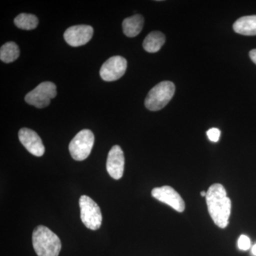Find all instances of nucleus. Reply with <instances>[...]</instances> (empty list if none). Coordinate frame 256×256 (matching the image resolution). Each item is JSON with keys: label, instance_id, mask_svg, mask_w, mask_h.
I'll return each mask as SVG.
<instances>
[{"label": "nucleus", "instance_id": "412c9836", "mask_svg": "<svg viewBox=\"0 0 256 256\" xmlns=\"http://www.w3.org/2000/svg\"><path fill=\"white\" fill-rule=\"evenodd\" d=\"M201 196L203 197H206V192H201Z\"/></svg>", "mask_w": 256, "mask_h": 256}, {"label": "nucleus", "instance_id": "ddd939ff", "mask_svg": "<svg viewBox=\"0 0 256 256\" xmlns=\"http://www.w3.org/2000/svg\"><path fill=\"white\" fill-rule=\"evenodd\" d=\"M144 18L141 14H136L124 18L122 22V30L124 34L128 37L138 36L142 31L144 26Z\"/></svg>", "mask_w": 256, "mask_h": 256}, {"label": "nucleus", "instance_id": "f257e3e1", "mask_svg": "<svg viewBox=\"0 0 256 256\" xmlns=\"http://www.w3.org/2000/svg\"><path fill=\"white\" fill-rule=\"evenodd\" d=\"M206 201L208 212L216 225L220 228L228 226L232 212V201L227 196L223 185L214 184L206 192Z\"/></svg>", "mask_w": 256, "mask_h": 256}, {"label": "nucleus", "instance_id": "2eb2a0df", "mask_svg": "<svg viewBox=\"0 0 256 256\" xmlns=\"http://www.w3.org/2000/svg\"><path fill=\"white\" fill-rule=\"evenodd\" d=\"M20 48L14 42L4 44L0 50V60L4 63L9 64L18 60L20 56Z\"/></svg>", "mask_w": 256, "mask_h": 256}, {"label": "nucleus", "instance_id": "0eeeda50", "mask_svg": "<svg viewBox=\"0 0 256 256\" xmlns=\"http://www.w3.org/2000/svg\"><path fill=\"white\" fill-rule=\"evenodd\" d=\"M128 62L120 56H114L102 64L100 75L102 80L110 82L118 80L126 73Z\"/></svg>", "mask_w": 256, "mask_h": 256}, {"label": "nucleus", "instance_id": "9b49d317", "mask_svg": "<svg viewBox=\"0 0 256 256\" xmlns=\"http://www.w3.org/2000/svg\"><path fill=\"white\" fill-rule=\"evenodd\" d=\"M124 156L122 150L119 146H114L111 148L108 156L106 169L109 175L118 180L122 178L124 172Z\"/></svg>", "mask_w": 256, "mask_h": 256}, {"label": "nucleus", "instance_id": "6ab92c4d", "mask_svg": "<svg viewBox=\"0 0 256 256\" xmlns=\"http://www.w3.org/2000/svg\"><path fill=\"white\" fill-rule=\"evenodd\" d=\"M249 56H250L252 62L256 64V48L250 50V53H249Z\"/></svg>", "mask_w": 256, "mask_h": 256}, {"label": "nucleus", "instance_id": "f8f14e48", "mask_svg": "<svg viewBox=\"0 0 256 256\" xmlns=\"http://www.w3.org/2000/svg\"><path fill=\"white\" fill-rule=\"evenodd\" d=\"M234 32L245 36H256V15L242 16L234 24Z\"/></svg>", "mask_w": 256, "mask_h": 256}, {"label": "nucleus", "instance_id": "f3484780", "mask_svg": "<svg viewBox=\"0 0 256 256\" xmlns=\"http://www.w3.org/2000/svg\"><path fill=\"white\" fill-rule=\"evenodd\" d=\"M238 246L240 250H247L250 247V240L245 235H242L238 240Z\"/></svg>", "mask_w": 256, "mask_h": 256}, {"label": "nucleus", "instance_id": "dca6fc26", "mask_svg": "<svg viewBox=\"0 0 256 256\" xmlns=\"http://www.w3.org/2000/svg\"><path fill=\"white\" fill-rule=\"evenodd\" d=\"M14 22L22 30H32L38 26V20L35 15L22 13L14 18Z\"/></svg>", "mask_w": 256, "mask_h": 256}, {"label": "nucleus", "instance_id": "423d86ee", "mask_svg": "<svg viewBox=\"0 0 256 256\" xmlns=\"http://www.w3.org/2000/svg\"><path fill=\"white\" fill-rule=\"evenodd\" d=\"M56 94V86L54 82H43L26 94L25 100L30 105L43 108L50 105V100L54 98Z\"/></svg>", "mask_w": 256, "mask_h": 256}, {"label": "nucleus", "instance_id": "4468645a", "mask_svg": "<svg viewBox=\"0 0 256 256\" xmlns=\"http://www.w3.org/2000/svg\"><path fill=\"white\" fill-rule=\"evenodd\" d=\"M165 36L161 32H152L143 42V48L149 53H156L165 43Z\"/></svg>", "mask_w": 256, "mask_h": 256}, {"label": "nucleus", "instance_id": "a211bd4d", "mask_svg": "<svg viewBox=\"0 0 256 256\" xmlns=\"http://www.w3.org/2000/svg\"><path fill=\"white\" fill-rule=\"evenodd\" d=\"M207 137L212 142H218L220 136V131L218 128H212L206 132Z\"/></svg>", "mask_w": 256, "mask_h": 256}, {"label": "nucleus", "instance_id": "20e7f679", "mask_svg": "<svg viewBox=\"0 0 256 256\" xmlns=\"http://www.w3.org/2000/svg\"><path fill=\"white\" fill-rule=\"evenodd\" d=\"M95 142L94 133L90 130L80 131L69 144L70 156L76 161L86 159L92 152Z\"/></svg>", "mask_w": 256, "mask_h": 256}, {"label": "nucleus", "instance_id": "9d476101", "mask_svg": "<svg viewBox=\"0 0 256 256\" xmlns=\"http://www.w3.org/2000/svg\"><path fill=\"white\" fill-rule=\"evenodd\" d=\"M18 139L24 146L33 156H42L44 154L45 148L41 138L32 130L22 128L18 131Z\"/></svg>", "mask_w": 256, "mask_h": 256}, {"label": "nucleus", "instance_id": "7ed1b4c3", "mask_svg": "<svg viewBox=\"0 0 256 256\" xmlns=\"http://www.w3.org/2000/svg\"><path fill=\"white\" fill-rule=\"evenodd\" d=\"M175 92V86L172 82H160L148 92L144 106L148 110L158 111L169 104Z\"/></svg>", "mask_w": 256, "mask_h": 256}, {"label": "nucleus", "instance_id": "f03ea898", "mask_svg": "<svg viewBox=\"0 0 256 256\" xmlns=\"http://www.w3.org/2000/svg\"><path fill=\"white\" fill-rule=\"evenodd\" d=\"M32 244L38 256H58L62 249V242L58 236L42 225L34 230Z\"/></svg>", "mask_w": 256, "mask_h": 256}, {"label": "nucleus", "instance_id": "39448f33", "mask_svg": "<svg viewBox=\"0 0 256 256\" xmlns=\"http://www.w3.org/2000/svg\"><path fill=\"white\" fill-rule=\"evenodd\" d=\"M79 206L80 218L84 225L92 230L100 228L102 217L98 205L90 197L84 195L79 200Z\"/></svg>", "mask_w": 256, "mask_h": 256}, {"label": "nucleus", "instance_id": "1a4fd4ad", "mask_svg": "<svg viewBox=\"0 0 256 256\" xmlns=\"http://www.w3.org/2000/svg\"><path fill=\"white\" fill-rule=\"evenodd\" d=\"M94 35V28L89 25H76L64 32L65 41L70 46H80L86 44Z\"/></svg>", "mask_w": 256, "mask_h": 256}, {"label": "nucleus", "instance_id": "6e6552de", "mask_svg": "<svg viewBox=\"0 0 256 256\" xmlns=\"http://www.w3.org/2000/svg\"><path fill=\"white\" fill-rule=\"evenodd\" d=\"M152 196L158 201L169 205L178 212H183L185 208L184 202L178 192L170 186H163L152 190Z\"/></svg>", "mask_w": 256, "mask_h": 256}, {"label": "nucleus", "instance_id": "aec40b11", "mask_svg": "<svg viewBox=\"0 0 256 256\" xmlns=\"http://www.w3.org/2000/svg\"><path fill=\"white\" fill-rule=\"evenodd\" d=\"M252 252L254 256H256V244L254 246V247H252Z\"/></svg>", "mask_w": 256, "mask_h": 256}]
</instances>
